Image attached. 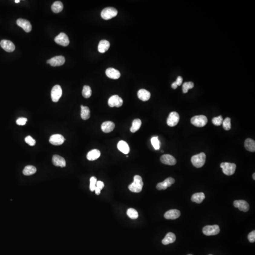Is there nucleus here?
<instances>
[{"instance_id":"f257e3e1","label":"nucleus","mask_w":255,"mask_h":255,"mask_svg":"<svg viewBox=\"0 0 255 255\" xmlns=\"http://www.w3.org/2000/svg\"><path fill=\"white\" fill-rule=\"evenodd\" d=\"M143 187V182L142 178L139 175H135L134 177V181L129 186V189L131 192L139 193L142 191Z\"/></svg>"},{"instance_id":"f03ea898","label":"nucleus","mask_w":255,"mask_h":255,"mask_svg":"<svg viewBox=\"0 0 255 255\" xmlns=\"http://www.w3.org/2000/svg\"><path fill=\"white\" fill-rule=\"evenodd\" d=\"M206 155L204 153L193 155L191 157V163L196 168H201L204 165L206 162Z\"/></svg>"},{"instance_id":"7ed1b4c3","label":"nucleus","mask_w":255,"mask_h":255,"mask_svg":"<svg viewBox=\"0 0 255 255\" xmlns=\"http://www.w3.org/2000/svg\"><path fill=\"white\" fill-rule=\"evenodd\" d=\"M118 11L116 9L113 7L106 8L102 11L101 17L105 20H109L113 18L117 15Z\"/></svg>"},{"instance_id":"20e7f679","label":"nucleus","mask_w":255,"mask_h":255,"mask_svg":"<svg viewBox=\"0 0 255 255\" xmlns=\"http://www.w3.org/2000/svg\"><path fill=\"white\" fill-rule=\"evenodd\" d=\"M208 119L204 115H197L191 119L192 124L197 127H203L207 124Z\"/></svg>"},{"instance_id":"39448f33","label":"nucleus","mask_w":255,"mask_h":255,"mask_svg":"<svg viewBox=\"0 0 255 255\" xmlns=\"http://www.w3.org/2000/svg\"><path fill=\"white\" fill-rule=\"evenodd\" d=\"M220 167L222 168L223 172L225 175L228 176L231 175H234L235 171L236 165L235 164L233 163H221Z\"/></svg>"},{"instance_id":"423d86ee","label":"nucleus","mask_w":255,"mask_h":255,"mask_svg":"<svg viewBox=\"0 0 255 255\" xmlns=\"http://www.w3.org/2000/svg\"><path fill=\"white\" fill-rule=\"evenodd\" d=\"M219 232V226L218 225H207L203 229V233L207 236L215 235Z\"/></svg>"},{"instance_id":"0eeeda50","label":"nucleus","mask_w":255,"mask_h":255,"mask_svg":"<svg viewBox=\"0 0 255 255\" xmlns=\"http://www.w3.org/2000/svg\"><path fill=\"white\" fill-rule=\"evenodd\" d=\"M63 94V91L60 85H55L52 88L51 91V98L54 102H57L61 97Z\"/></svg>"},{"instance_id":"6e6552de","label":"nucleus","mask_w":255,"mask_h":255,"mask_svg":"<svg viewBox=\"0 0 255 255\" xmlns=\"http://www.w3.org/2000/svg\"><path fill=\"white\" fill-rule=\"evenodd\" d=\"M180 120L179 114L176 112H172L169 114L167 119V124L170 127L177 125Z\"/></svg>"},{"instance_id":"1a4fd4ad","label":"nucleus","mask_w":255,"mask_h":255,"mask_svg":"<svg viewBox=\"0 0 255 255\" xmlns=\"http://www.w3.org/2000/svg\"><path fill=\"white\" fill-rule=\"evenodd\" d=\"M54 41L57 44L64 46H68L70 43L69 38L67 34L64 33H60L54 38Z\"/></svg>"},{"instance_id":"9d476101","label":"nucleus","mask_w":255,"mask_h":255,"mask_svg":"<svg viewBox=\"0 0 255 255\" xmlns=\"http://www.w3.org/2000/svg\"><path fill=\"white\" fill-rule=\"evenodd\" d=\"M108 105L111 107H119L123 105V100L118 95H114L109 98L108 100Z\"/></svg>"},{"instance_id":"9b49d317","label":"nucleus","mask_w":255,"mask_h":255,"mask_svg":"<svg viewBox=\"0 0 255 255\" xmlns=\"http://www.w3.org/2000/svg\"><path fill=\"white\" fill-rule=\"evenodd\" d=\"M65 62V59L63 56H57L53 57L47 61V64H49L53 67L63 65Z\"/></svg>"},{"instance_id":"f8f14e48","label":"nucleus","mask_w":255,"mask_h":255,"mask_svg":"<svg viewBox=\"0 0 255 255\" xmlns=\"http://www.w3.org/2000/svg\"><path fill=\"white\" fill-rule=\"evenodd\" d=\"M64 138L60 134L53 135L49 139L50 143L54 145H61L64 143Z\"/></svg>"},{"instance_id":"ddd939ff","label":"nucleus","mask_w":255,"mask_h":255,"mask_svg":"<svg viewBox=\"0 0 255 255\" xmlns=\"http://www.w3.org/2000/svg\"><path fill=\"white\" fill-rule=\"evenodd\" d=\"M17 24L19 27L22 28L26 32H30L31 31V24H30L29 21L22 18H18L17 21Z\"/></svg>"},{"instance_id":"4468645a","label":"nucleus","mask_w":255,"mask_h":255,"mask_svg":"<svg viewBox=\"0 0 255 255\" xmlns=\"http://www.w3.org/2000/svg\"><path fill=\"white\" fill-rule=\"evenodd\" d=\"M234 205L235 208H238L239 210L243 212H247L250 208L249 204L245 200H235L234 201Z\"/></svg>"},{"instance_id":"2eb2a0df","label":"nucleus","mask_w":255,"mask_h":255,"mask_svg":"<svg viewBox=\"0 0 255 255\" xmlns=\"http://www.w3.org/2000/svg\"><path fill=\"white\" fill-rule=\"evenodd\" d=\"M175 182V179L172 177H169L165 179L163 182L158 183L156 186V188L158 190H165L167 188L171 186Z\"/></svg>"},{"instance_id":"dca6fc26","label":"nucleus","mask_w":255,"mask_h":255,"mask_svg":"<svg viewBox=\"0 0 255 255\" xmlns=\"http://www.w3.org/2000/svg\"><path fill=\"white\" fill-rule=\"evenodd\" d=\"M0 45L2 49L7 52L11 53L13 52L15 49V46L14 44L9 40H2L0 43Z\"/></svg>"},{"instance_id":"f3484780","label":"nucleus","mask_w":255,"mask_h":255,"mask_svg":"<svg viewBox=\"0 0 255 255\" xmlns=\"http://www.w3.org/2000/svg\"><path fill=\"white\" fill-rule=\"evenodd\" d=\"M161 161L163 164L169 165H174L176 164L175 158L170 155H164L161 157Z\"/></svg>"},{"instance_id":"a211bd4d","label":"nucleus","mask_w":255,"mask_h":255,"mask_svg":"<svg viewBox=\"0 0 255 255\" xmlns=\"http://www.w3.org/2000/svg\"><path fill=\"white\" fill-rule=\"evenodd\" d=\"M181 215V212L177 209H172L167 211L164 216L166 219L175 220L178 218Z\"/></svg>"},{"instance_id":"6ab92c4d","label":"nucleus","mask_w":255,"mask_h":255,"mask_svg":"<svg viewBox=\"0 0 255 255\" xmlns=\"http://www.w3.org/2000/svg\"><path fill=\"white\" fill-rule=\"evenodd\" d=\"M106 73L107 76L110 79L117 80L121 77L120 72L114 68H108L106 70Z\"/></svg>"},{"instance_id":"aec40b11","label":"nucleus","mask_w":255,"mask_h":255,"mask_svg":"<svg viewBox=\"0 0 255 255\" xmlns=\"http://www.w3.org/2000/svg\"><path fill=\"white\" fill-rule=\"evenodd\" d=\"M52 162L54 165L58 167H64L66 165L64 158L58 155H54L52 158Z\"/></svg>"},{"instance_id":"412c9836","label":"nucleus","mask_w":255,"mask_h":255,"mask_svg":"<svg viewBox=\"0 0 255 255\" xmlns=\"http://www.w3.org/2000/svg\"><path fill=\"white\" fill-rule=\"evenodd\" d=\"M115 128V124L113 122L106 121L103 123L101 129L103 132L109 133L112 132Z\"/></svg>"},{"instance_id":"4be33fe9","label":"nucleus","mask_w":255,"mask_h":255,"mask_svg":"<svg viewBox=\"0 0 255 255\" xmlns=\"http://www.w3.org/2000/svg\"><path fill=\"white\" fill-rule=\"evenodd\" d=\"M138 96L139 99L143 101H146L150 98V93L144 89H141L138 91Z\"/></svg>"},{"instance_id":"5701e85b","label":"nucleus","mask_w":255,"mask_h":255,"mask_svg":"<svg viewBox=\"0 0 255 255\" xmlns=\"http://www.w3.org/2000/svg\"><path fill=\"white\" fill-rule=\"evenodd\" d=\"M117 148L119 150L126 155L128 154L130 151L129 145L127 144V142L123 140H121L118 143Z\"/></svg>"},{"instance_id":"b1692460","label":"nucleus","mask_w":255,"mask_h":255,"mask_svg":"<svg viewBox=\"0 0 255 255\" xmlns=\"http://www.w3.org/2000/svg\"><path fill=\"white\" fill-rule=\"evenodd\" d=\"M110 44L109 41L106 40L100 41L98 44V51L100 53H104L106 52L110 47Z\"/></svg>"},{"instance_id":"393cba45","label":"nucleus","mask_w":255,"mask_h":255,"mask_svg":"<svg viewBox=\"0 0 255 255\" xmlns=\"http://www.w3.org/2000/svg\"><path fill=\"white\" fill-rule=\"evenodd\" d=\"M101 155L100 151L97 149H93L87 153V157L90 161H94L97 159Z\"/></svg>"},{"instance_id":"a878e982","label":"nucleus","mask_w":255,"mask_h":255,"mask_svg":"<svg viewBox=\"0 0 255 255\" xmlns=\"http://www.w3.org/2000/svg\"><path fill=\"white\" fill-rule=\"evenodd\" d=\"M176 238L175 234L172 233H169L166 234L165 237L162 240V243L163 244L166 245L175 242L176 240Z\"/></svg>"},{"instance_id":"bb28decb","label":"nucleus","mask_w":255,"mask_h":255,"mask_svg":"<svg viewBox=\"0 0 255 255\" xmlns=\"http://www.w3.org/2000/svg\"><path fill=\"white\" fill-rule=\"evenodd\" d=\"M245 148L250 152H254L255 151V142L251 139H247L245 141Z\"/></svg>"},{"instance_id":"cd10ccee","label":"nucleus","mask_w":255,"mask_h":255,"mask_svg":"<svg viewBox=\"0 0 255 255\" xmlns=\"http://www.w3.org/2000/svg\"><path fill=\"white\" fill-rule=\"evenodd\" d=\"M90 117V111L87 106H81V117L84 120H87Z\"/></svg>"},{"instance_id":"c85d7f7f","label":"nucleus","mask_w":255,"mask_h":255,"mask_svg":"<svg viewBox=\"0 0 255 255\" xmlns=\"http://www.w3.org/2000/svg\"><path fill=\"white\" fill-rule=\"evenodd\" d=\"M204 198H205V195L204 193H196L192 196L191 200L192 201L198 204H200L202 202Z\"/></svg>"},{"instance_id":"c756f323","label":"nucleus","mask_w":255,"mask_h":255,"mask_svg":"<svg viewBox=\"0 0 255 255\" xmlns=\"http://www.w3.org/2000/svg\"><path fill=\"white\" fill-rule=\"evenodd\" d=\"M51 8H52V11L54 13H59L63 11L64 9V5L61 2H55L52 5Z\"/></svg>"},{"instance_id":"7c9ffc66","label":"nucleus","mask_w":255,"mask_h":255,"mask_svg":"<svg viewBox=\"0 0 255 255\" xmlns=\"http://www.w3.org/2000/svg\"><path fill=\"white\" fill-rule=\"evenodd\" d=\"M37 172V168L32 165H28L23 171V175L26 176L31 175Z\"/></svg>"},{"instance_id":"2f4dec72","label":"nucleus","mask_w":255,"mask_h":255,"mask_svg":"<svg viewBox=\"0 0 255 255\" xmlns=\"http://www.w3.org/2000/svg\"><path fill=\"white\" fill-rule=\"evenodd\" d=\"M141 124L142 123L140 119H135L132 122V126L130 128V130L131 132L135 133L138 131L140 129Z\"/></svg>"},{"instance_id":"473e14b6","label":"nucleus","mask_w":255,"mask_h":255,"mask_svg":"<svg viewBox=\"0 0 255 255\" xmlns=\"http://www.w3.org/2000/svg\"><path fill=\"white\" fill-rule=\"evenodd\" d=\"M127 214L128 216L132 219H136L139 217V214L137 210L132 208L128 209Z\"/></svg>"},{"instance_id":"72a5a7b5","label":"nucleus","mask_w":255,"mask_h":255,"mask_svg":"<svg viewBox=\"0 0 255 255\" xmlns=\"http://www.w3.org/2000/svg\"><path fill=\"white\" fill-rule=\"evenodd\" d=\"M82 96L85 98H90L92 95V90L91 87L88 86H86V85L84 86V87H83V90H82Z\"/></svg>"},{"instance_id":"f704fd0d","label":"nucleus","mask_w":255,"mask_h":255,"mask_svg":"<svg viewBox=\"0 0 255 255\" xmlns=\"http://www.w3.org/2000/svg\"><path fill=\"white\" fill-rule=\"evenodd\" d=\"M151 144H152L154 149H155V150L159 149L160 143L159 140L158 139V137L157 136L151 138Z\"/></svg>"},{"instance_id":"c9c22d12","label":"nucleus","mask_w":255,"mask_h":255,"mask_svg":"<svg viewBox=\"0 0 255 255\" xmlns=\"http://www.w3.org/2000/svg\"><path fill=\"white\" fill-rule=\"evenodd\" d=\"M194 87V83L192 82H185L182 85V91L183 93H187L188 90Z\"/></svg>"},{"instance_id":"e433bc0d","label":"nucleus","mask_w":255,"mask_h":255,"mask_svg":"<svg viewBox=\"0 0 255 255\" xmlns=\"http://www.w3.org/2000/svg\"><path fill=\"white\" fill-rule=\"evenodd\" d=\"M223 128L226 130H229L231 129V123H230V119L229 117L226 118L223 121Z\"/></svg>"},{"instance_id":"4c0bfd02","label":"nucleus","mask_w":255,"mask_h":255,"mask_svg":"<svg viewBox=\"0 0 255 255\" xmlns=\"http://www.w3.org/2000/svg\"><path fill=\"white\" fill-rule=\"evenodd\" d=\"M97 179L95 177H92L90 179V190L91 191H94L96 188V185L97 182Z\"/></svg>"},{"instance_id":"58836bf2","label":"nucleus","mask_w":255,"mask_h":255,"mask_svg":"<svg viewBox=\"0 0 255 255\" xmlns=\"http://www.w3.org/2000/svg\"><path fill=\"white\" fill-rule=\"evenodd\" d=\"M223 119L221 115H220L217 117H214L212 119V123L216 126H220L222 124Z\"/></svg>"},{"instance_id":"ea45409f","label":"nucleus","mask_w":255,"mask_h":255,"mask_svg":"<svg viewBox=\"0 0 255 255\" xmlns=\"http://www.w3.org/2000/svg\"><path fill=\"white\" fill-rule=\"evenodd\" d=\"M25 141L27 144H28L31 146H33L36 144V140L34 139L31 136H28L26 137L25 139Z\"/></svg>"},{"instance_id":"a19ab883","label":"nucleus","mask_w":255,"mask_h":255,"mask_svg":"<svg viewBox=\"0 0 255 255\" xmlns=\"http://www.w3.org/2000/svg\"><path fill=\"white\" fill-rule=\"evenodd\" d=\"M28 119L26 118H20L18 119L16 121L17 124L18 125H24L26 124Z\"/></svg>"},{"instance_id":"79ce46f5","label":"nucleus","mask_w":255,"mask_h":255,"mask_svg":"<svg viewBox=\"0 0 255 255\" xmlns=\"http://www.w3.org/2000/svg\"><path fill=\"white\" fill-rule=\"evenodd\" d=\"M248 240H249V241L250 242H251V243H253V242H255V230H253V231H251V233H250V234H249L248 235Z\"/></svg>"},{"instance_id":"37998d69","label":"nucleus","mask_w":255,"mask_h":255,"mask_svg":"<svg viewBox=\"0 0 255 255\" xmlns=\"http://www.w3.org/2000/svg\"><path fill=\"white\" fill-rule=\"evenodd\" d=\"M104 186H105V185H104L103 182H102L101 181H97V182H96V187L98 188L101 191Z\"/></svg>"},{"instance_id":"c03bdc74","label":"nucleus","mask_w":255,"mask_h":255,"mask_svg":"<svg viewBox=\"0 0 255 255\" xmlns=\"http://www.w3.org/2000/svg\"><path fill=\"white\" fill-rule=\"evenodd\" d=\"M182 81H183V79H182V77L181 76L178 77L177 78L176 80L175 81V83H176L177 85L178 86H181L182 84Z\"/></svg>"},{"instance_id":"a18cd8bd","label":"nucleus","mask_w":255,"mask_h":255,"mask_svg":"<svg viewBox=\"0 0 255 255\" xmlns=\"http://www.w3.org/2000/svg\"><path fill=\"white\" fill-rule=\"evenodd\" d=\"M95 192H96V195H99L100 194V193H101V190L99 188H98L96 187V189H95Z\"/></svg>"},{"instance_id":"49530a36","label":"nucleus","mask_w":255,"mask_h":255,"mask_svg":"<svg viewBox=\"0 0 255 255\" xmlns=\"http://www.w3.org/2000/svg\"><path fill=\"white\" fill-rule=\"evenodd\" d=\"M178 86L177 85L176 83H175V82H173L172 84V87L173 89L174 90H175L177 88Z\"/></svg>"},{"instance_id":"de8ad7c7","label":"nucleus","mask_w":255,"mask_h":255,"mask_svg":"<svg viewBox=\"0 0 255 255\" xmlns=\"http://www.w3.org/2000/svg\"><path fill=\"white\" fill-rule=\"evenodd\" d=\"M15 2L16 3H19L20 2V0H16V1H15Z\"/></svg>"},{"instance_id":"09e8293b","label":"nucleus","mask_w":255,"mask_h":255,"mask_svg":"<svg viewBox=\"0 0 255 255\" xmlns=\"http://www.w3.org/2000/svg\"><path fill=\"white\" fill-rule=\"evenodd\" d=\"M255 173H254L253 175V178L254 180H255Z\"/></svg>"},{"instance_id":"8fccbe9b","label":"nucleus","mask_w":255,"mask_h":255,"mask_svg":"<svg viewBox=\"0 0 255 255\" xmlns=\"http://www.w3.org/2000/svg\"><path fill=\"white\" fill-rule=\"evenodd\" d=\"M191 255V254H189V255Z\"/></svg>"},{"instance_id":"3c124183","label":"nucleus","mask_w":255,"mask_h":255,"mask_svg":"<svg viewBox=\"0 0 255 255\" xmlns=\"http://www.w3.org/2000/svg\"><path fill=\"white\" fill-rule=\"evenodd\" d=\"M211 255V254H210V255Z\"/></svg>"}]
</instances>
